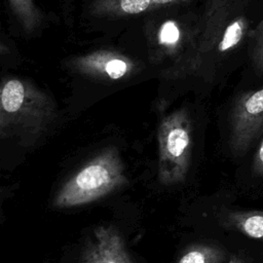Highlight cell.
<instances>
[{"mask_svg":"<svg viewBox=\"0 0 263 263\" xmlns=\"http://www.w3.org/2000/svg\"><path fill=\"white\" fill-rule=\"evenodd\" d=\"M127 183L125 167L115 147L100 151L57 192L53 206L72 208L100 199Z\"/></svg>","mask_w":263,"mask_h":263,"instance_id":"cell-1","label":"cell"},{"mask_svg":"<svg viewBox=\"0 0 263 263\" xmlns=\"http://www.w3.org/2000/svg\"><path fill=\"white\" fill-rule=\"evenodd\" d=\"M158 178L163 185L185 180L192 152V126L185 111L175 112L162 119L158 129Z\"/></svg>","mask_w":263,"mask_h":263,"instance_id":"cell-2","label":"cell"},{"mask_svg":"<svg viewBox=\"0 0 263 263\" xmlns=\"http://www.w3.org/2000/svg\"><path fill=\"white\" fill-rule=\"evenodd\" d=\"M51 109L38 97H30L24 87L13 100L1 101V138L36 141L51 121Z\"/></svg>","mask_w":263,"mask_h":263,"instance_id":"cell-3","label":"cell"},{"mask_svg":"<svg viewBox=\"0 0 263 263\" xmlns=\"http://www.w3.org/2000/svg\"><path fill=\"white\" fill-rule=\"evenodd\" d=\"M263 132V86L242 93L231 113L230 148L242 155Z\"/></svg>","mask_w":263,"mask_h":263,"instance_id":"cell-4","label":"cell"},{"mask_svg":"<svg viewBox=\"0 0 263 263\" xmlns=\"http://www.w3.org/2000/svg\"><path fill=\"white\" fill-rule=\"evenodd\" d=\"M80 263H134L122 235L112 226L97 227L86 241Z\"/></svg>","mask_w":263,"mask_h":263,"instance_id":"cell-5","label":"cell"},{"mask_svg":"<svg viewBox=\"0 0 263 263\" xmlns=\"http://www.w3.org/2000/svg\"><path fill=\"white\" fill-rule=\"evenodd\" d=\"M228 224L242 234L263 240V211H235L227 216Z\"/></svg>","mask_w":263,"mask_h":263,"instance_id":"cell-6","label":"cell"},{"mask_svg":"<svg viewBox=\"0 0 263 263\" xmlns=\"http://www.w3.org/2000/svg\"><path fill=\"white\" fill-rule=\"evenodd\" d=\"M225 252L213 245H194L179 258L178 263H223Z\"/></svg>","mask_w":263,"mask_h":263,"instance_id":"cell-7","label":"cell"},{"mask_svg":"<svg viewBox=\"0 0 263 263\" xmlns=\"http://www.w3.org/2000/svg\"><path fill=\"white\" fill-rule=\"evenodd\" d=\"M250 55L255 72L263 75V18L250 32Z\"/></svg>","mask_w":263,"mask_h":263,"instance_id":"cell-8","label":"cell"},{"mask_svg":"<svg viewBox=\"0 0 263 263\" xmlns=\"http://www.w3.org/2000/svg\"><path fill=\"white\" fill-rule=\"evenodd\" d=\"M10 2L24 23L31 24L34 16L32 0H10Z\"/></svg>","mask_w":263,"mask_h":263,"instance_id":"cell-9","label":"cell"},{"mask_svg":"<svg viewBox=\"0 0 263 263\" xmlns=\"http://www.w3.org/2000/svg\"><path fill=\"white\" fill-rule=\"evenodd\" d=\"M179 37H180L179 29L173 22H166L162 26L159 34V39L161 43H164V44L176 43L179 40Z\"/></svg>","mask_w":263,"mask_h":263,"instance_id":"cell-10","label":"cell"},{"mask_svg":"<svg viewBox=\"0 0 263 263\" xmlns=\"http://www.w3.org/2000/svg\"><path fill=\"white\" fill-rule=\"evenodd\" d=\"M151 0H120L121 9L126 13H140L148 8Z\"/></svg>","mask_w":263,"mask_h":263,"instance_id":"cell-11","label":"cell"},{"mask_svg":"<svg viewBox=\"0 0 263 263\" xmlns=\"http://www.w3.org/2000/svg\"><path fill=\"white\" fill-rule=\"evenodd\" d=\"M126 64L118 59L111 60L106 65V72L112 79H118L126 73Z\"/></svg>","mask_w":263,"mask_h":263,"instance_id":"cell-12","label":"cell"},{"mask_svg":"<svg viewBox=\"0 0 263 263\" xmlns=\"http://www.w3.org/2000/svg\"><path fill=\"white\" fill-rule=\"evenodd\" d=\"M253 171L257 176L263 177V139L254 156Z\"/></svg>","mask_w":263,"mask_h":263,"instance_id":"cell-13","label":"cell"},{"mask_svg":"<svg viewBox=\"0 0 263 263\" xmlns=\"http://www.w3.org/2000/svg\"><path fill=\"white\" fill-rule=\"evenodd\" d=\"M228 263H245V261H243V259H242L241 257L234 255V256H232V257L230 258V260L228 261Z\"/></svg>","mask_w":263,"mask_h":263,"instance_id":"cell-14","label":"cell"},{"mask_svg":"<svg viewBox=\"0 0 263 263\" xmlns=\"http://www.w3.org/2000/svg\"><path fill=\"white\" fill-rule=\"evenodd\" d=\"M152 1L155 2V3L162 4V3H168V2H172V1H175V0H152Z\"/></svg>","mask_w":263,"mask_h":263,"instance_id":"cell-15","label":"cell"}]
</instances>
